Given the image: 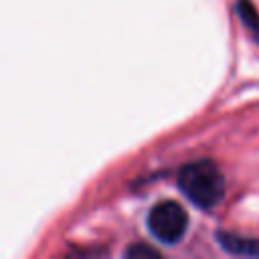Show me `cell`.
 <instances>
[{
	"label": "cell",
	"instance_id": "6da1fadb",
	"mask_svg": "<svg viewBox=\"0 0 259 259\" xmlns=\"http://www.w3.org/2000/svg\"><path fill=\"white\" fill-rule=\"evenodd\" d=\"M178 186L200 208L217 206L225 194V178L221 170L208 160L186 164L178 172Z\"/></svg>",
	"mask_w": 259,
	"mask_h": 259
},
{
	"label": "cell",
	"instance_id": "7a4b0ae2",
	"mask_svg": "<svg viewBox=\"0 0 259 259\" xmlns=\"http://www.w3.org/2000/svg\"><path fill=\"white\" fill-rule=\"evenodd\" d=\"M186 225H188V217H186L184 208L174 200L158 202L156 206H152V210L148 214L150 233L154 235L156 241H160L164 245L178 243L186 233Z\"/></svg>",
	"mask_w": 259,
	"mask_h": 259
},
{
	"label": "cell",
	"instance_id": "3957f363",
	"mask_svg": "<svg viewBox=\"0 0 259 259\" xmlns=\"http://www.w3.org/2000/svg\"><path fill=\"white\" fill-rule=\"evenodd\" d=\"M221 247L233 255H259V241L257 239H247L231 233H221L217 235Z\"/></svg>",
	"mask_w": 259,
	"mask_h": 259
},
{
	"label": "cell",
	"instance_id": "277c9868",
	"mask_svg": "<svg viewBox=\"0 0 259 259\" xmlns=\"http://www.w3.org/2000/svg\"><path fill=\"white\" fill-rule=\"evenodd\" d=\"M237 14L241 16V20L245 22V26H247L253 34L259 32V14H257L255 6H253L249 0H239V2H237Z\"/></svg>",
	"mask_w": 259,
	"mask_h": 259
},
{
	"label": "cell",
	"instance_id": "5b68a950",
	"mask_svg": "<svg viewBox=\"0 0 259 259\" xmlns=\"http://www.w3.org/2000/svg\"><path fill=\"white\" fill-rule=\"evenodd\" d=\"M125 255H127V257H138V259H140V257H150V259H154V257H158L160 253H158L156 249L144 245V243H138V245L130 247V249L125 251Z\"/></svg>",
	"mask_w": 259,
	"mask_h": 259
}]
</instances>
